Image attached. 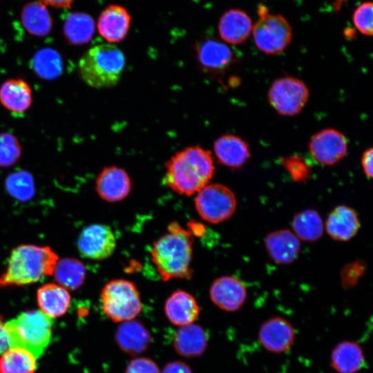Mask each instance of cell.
I'll return each instance as SVG.
<instances>
[{
    "label": "cell",
    "instance_id": "1",
    "mask_svg": "<svg viewBox=\"0 0 373 373\" xmlns=\"http://www.w3.org/2000/svg\"><path fill=\"white\" fill-rule=\"evenodd\" d=\"M164 181L173 191L187 196L208 184L215 173L209 151L199 146L186 147L165 164Z\"/></svg>",
    "mask_w": 373,
    "mask_h": 373
},
{
    "label": "cell",
    "instance_id": "2",
    "mask_svg": "<svg viewBox=\"0 0 373 373\" xmlns=\"http://www.w3.org/2000/svg\"><path fill=\"white\" fill-rule=\"evenodd\" d=\"M193 242L191 231L175 222L170 223L166 233L153 242L151 260L164 281L191 278Z\"/></svg>",
    "mask_w": 373,
    "mask_h": 373
},
{
    "label": "cell",
    "instance_id": "3",
    "mask_svg": "<svg viewBox=\"0 0 373 373\" xmlns=\"http://www.w3.org/2000/svg\"><path fill=\"white\" fill-rule=\"evenodd\" d=\"M57 255L48 246L21 245L14 248L5 271L0 274V287L24 286L53 274Z\"/></svg>",
    "mask_w": 373,
    "mask_h": 373
},
{
    "label": "cell",
    "instance_id": "4",
    "mask_svg": "<svg viewBox=\"0 0 373 373\" xmlns=\"http://www.w3.org/2000/svg\"><path fill=\"white\" fill-rule=\"evenodd\" d=\"M125 67L122 51L112 44H100L89 48L79 59L77 68L88 86L111 88L119 82Z\"/></svg>",
    "mask_w": 373,
    "mask_h": 373
},
{
    "label": "cell",
    "instance_id": "5",
    "mask_svg": "<svg viewBox=\"0 0 373 373\" xmlns=\"http://www.w3.org/2000/svg\"><path fill=\"white\" fill-rule=\"evenodd\" d=\"M10 347L30 352L36 358L41 356L50 343L52 320L41 310H29L4 323Z\"/></svg>",
    "mask_w": 373,
    "mask_h": 373
},
{
    "label": "cell",
    "instance_id": "6",
    "mask_svg": "<svg viewBox=\"0 0 373 373\" xmlns=\"http://www.w3.org/2000/svg\"><path fill=\"white\" fill-rule=\"evenodd\" d=\"M258 20L253 25L252 34L258 49L267 55H279L291 43L292 28L280 14L270 13L267 6L259 4Z\"/></svg>",
    "mask_w": 373,
    "mask_h": 373
},
{
    "label": "cell",
    "instance_id": "7",
    "mask_svg": "<svg viewBox=\"0 0 373 373\" xmlns=\"http://www.w3.org/2000/svg\"><path fill=\"white\" fill-rule=\"evenodd\" d=\"M101 302L104 314L115 323L135 319L142 309L135 285L124 279L112 280L106 283L102 289Z\"/></svg>",
    "mask_w": 373,
    "mask_h": 373
},
{
    "label": "cell",
    "instance_id": "8",
    "mask_svg": "<svg viewBox=\"0 0 373 373\" xmlns=\"http://www.w3.org/2000/svg\"><path fill=\"white\" fill-rule=\"evenodd\" d=\"M236 198L225 185L215 183L200 189L195 199V207L205 221L218 224L230 218L236 209Z\"/></svg>",
    "mask_w": 373,
    "mask_h": 373
},
{
    "label": "cell",
    "instance_id": "9",
    "mask_svg": "<svg viewBox=\"0 0 373 373\" xmlns=\"http://www.w3.org/2000/svg\"><path fill=\"white\" fill-rule=\"evenodd\" d=\"M309 91L300 79L283 77L276 79L268 91L270 105L280 115L294 116L298 114L306 105Z\"/></svg>",
    "mask_w": 373,
    "mask_h": 373
},
{
    "label": "cell",
    "instance_id": "10",
    "mask_svg": "<svg viewBox=\"0 0 373 373\" xmlns=\"http://www.w3.org/2000/svg\"><path fill=\"white\" fill-rule=\"evenodd\" d=\"M77 246L82 256L94 260L110 257L116 247V238L112 229L104 224H93L79 233Z\"/></svg>",
    "mask_w": 373,
    "mask_h": 373
},
{
    "label": "cell",
    "instance_id": "11",
    "mask_svg": "<svg viewBox=\"0 0 373 373\" xmlns=\"http://www.w3.org/2000/svg\"><path fill=\"white\" fill-rule=\"evenodd\" d=\"M348 149L347 140L341 131L325 128L316 133L309 141V151L313 158L323 165L341 161Z\"/></svg>",
    "mask_w": 373,
    "mask_h": 373
},
{
    "label": "cell",
    "instance_id": "12",
    "mask_svg": "<svg viewBox=\"0 0 373 373\" xmlns=\"http://www.w3.org/2000/svg\"><path fill=\"white\" fill-rule=\"evenodd\" d=\"M262 347L274 354L285 353L290 350L296 339L292 325L282 317H272L265 321L258 332Z\"/></svg>",
    "mask_w": 373,
    "mask_h": 373
},
{
    "label": "cell",
    "instance_id": "13",
    "mask_svg": "<svg viewBox=\"0 0 373 373\" xmlns=\"http://www.w3.org/2000/svg\"><path fill=\"white\" fill-rule=\"evenodd\" d=\"M209 296L218 308L227 312H234L245 303L247 289L236 278L224 276L213 282L209 289Z\"/></svg>",
    "mask_w": 373,
    "mask_h": 373
},
{
    "label": "cell",
    "instance_id": "14",
    "mask_svg": "<svg viewBox=\"0 0 373 373\" xmlns=\"http://www.w3.org/2000/svg\"><path fill=\"white\" fill-rule=\"evenodd\" d=\"M131 16L122 6L111 4L100 12L97 28L99 35L109 44L119 43L127 36Z\"/></svg>",
    "mask_w": 373,
    "mask_h": 373
},
{
    "label": "cell",
    "instance_id": "15",
    "mask_svg": "<svg viewBox=\"0 0 373 373\" xmlns=\"http://www.w3.org/2000/svg\"><path fill=\"white\" fill-rule=\"evenodd\" d=\"M131 180L127 172L116 166L105 167L96 179L99 196L108 202L124 200L131 190Z\"/></svg>",
    "mask_w": 373,
    "mask_h": 373
},
{
    "label": "cell",
    "instance_id": "16",
    "mask_svg": "<svg viewBox=\"0 0 373 373\" xmlns=\"http://www.w3.org/2000/svg\"><path fill=\"white\" fill-rule=\"evenodd\" d=\"M115 341L122 352L135 356L148 349L152 337L142 323L133 319L120 323L115 332Z\"/></svg>",
    "mask_w": 373,
    "mask_h": 373
},
{
    "label": "cell",
    "instance_id": "17",
    "mask_svg": "<svg viewBox=\"0 0 373 373\" xmlns=\"http://www.w3.org/2000/svg\"><path fill=\"white\" fill-rule=\"evenodd\" d=\"M253 25L247 13L240 9L232 8L222 15L218 21V30L224 41L238 45L249 37Z\"/></svg>",
    "mask_w": 373,
    "mask_h": 373
},
{
    "label": "cell",
    "instance_id": "18",
    "mask_svg": "<svg viewBox=\"0 0 373 373\" xmlns=\"http://www.w3.org/2000/svg\"><path fill=\"white\" fill-rule=\"evenodd\" d=\"M0 103L14 115H23L32 104L31 87L20 77L7 79L0 86Z\"/></svg>",
    "mask_w": 373,
    "mask_h": 373
},
{
    "label": "cell",
    "instance_id": "19",
    "mask_svg": "<svg viewBox=\"0 0 373 373\" xmlns=\"http://www.w3.org/2000/svg\"><path fill=\"white\" fill-rule=\"evenodd\" d=\"M164 313L171 323L182 327L194 323L199 316L200 307L191 294L177 290L166 300Z\"/></svg>",
    "mask_w": 373,
    "mask_h": 373
},
{
    "label": "cell",
    "instance_id": "20",
    "mask_svg": "<svg viewBox=\"0 0 373 373\" xmlns=\"http://www.w3.org/2000/svg\"><path fill=\"white\" fill-rule=\"evenodd\" d=\"M197 59L201 68L209 72H218L234 61L233 51L226 44L214 39L200 41L196 46Z\"/></svg>",
    "mask_w": 373,
    "mask_h": 373
},
{
    "label": "cell",
    "instance_id": "21",
    "mask_svg": "<svg viewBox=\"0 0 373 373\" xmlns=\"http://www.w3.org/2000/svg\"><path fill=\"white\" fill-rule=\"evenodd\" d=\"M208 343L207 332L195 323L179 327L173 340L175 351L181 356L188 358L202 355L207 348Z\"/></svg>",
    "mask_w": 373,
    "mask_h": 373
},
{
    "label": "cell",
    "instance_id": "22",
    "mask_svg": "<svg viewBox=\"0 0 373 373\" xmlns=\"http://www.w3.org/2000/svg\"><path fill=\"white\" fill-rule=\"evenodd\" d=\"M265 244L270 258L280 265L294 262L300 249L299 239L288 229L269 233L265 238Z\"/></svg>",
    "mask_w": 373,
    "mask_h": 373
},
{
    "label": "cell",
    "instance_id": "23",
    "mask_svg": "<svg viewBox=\"0 0 373 373\" xmlns=\"http://www.w3.org/2000/svg\"><path fill=\"white\" fill-rule=\"evenodd\" d=\"M213 151L219 163L231 169L241 167L250 157L247 142L231 134L217 138L213 144Z\"/></svg>",
    "mask_w": 373,
    "mask_h": 373
},
{
    "label": "cell",
    "instance_id": "24",
    "mask_svg": "<svg viewBox=\"0 0 373 373\" xmlns=\"http://www.w3.org/2000/svg\"><path fill=\"white\" fill-rule=\"evenodd\" d=\"M329 361L337 373H357L365 365L362 347L354 341H343L334 346Z\"/></svg>",
    "mask_w": 373,
    "mask_h": 373
},
{
    "label": "cell",
    "instance_id": "25",
    "mask_svg": "<svg viewBox=\"0 0 373 373\" xmlns=\"http://www.w3.org/2000/svg\"><path fill=\"white\" fill-rule=\"evenodd\" d=\"M359 227L357 213L352 208L345 205L334 208L325 222L327 233L334 240L338 241L350 240L356 234Z\"/></svg>",
    "mask_w": 373,
    "mask_h": 373
},
{
    "label": "cell",
    "instance_id": "26",
    "mask_svg": "<svg viewBox=\"0 0 373 373\" xmlns=\"http://www.w3.org/2000/svg\"><path fill=\"white\" fill-rule=\"evenodd\" d=\"M37 300L41 311L52 318L61 316L67 312L70 296L62 286L46 283L38 289Z\"/></svg>",
    "mask_w": 373,
    "mask_h": 373
},
{
    "label": "cell",
    "instance_id": "27",
    "mask_svg": "<svg viewBox=\"0 0 373 373\" xmlns=\"http://www.w3.org/2000/svg\"><path fill=\"white\" fill-rule=\"evenodd\" d=\"M21 21L26 32L35 37L48 35L53 25L52 18L46 6L38 1L28 2L23 6Z\"/></svg>",
    "mask_w": 373,
    "mask_h": 373
},
{
    "label": "cell",
    "instance_id": "28",
    "mask_svg": "<svg viewBox=\"0 0 373 373\" xmlns=\"http://www.w3.org/2000/svg\"><path fill=\"white\" fill-rule=\"evenodd\" d=\"M95 30V24L93 17L84 12L70 13L63 26L66 40L77 46L88 43L93 38Z\"/></svg>",
    "mask_w": 373,
    "mask_h": 373
},
{
    "label": "cell",
    "instance_id": "29",
    "mask_svg": "<svg viewBox=\"0 0 373 373\" xmlns=\"http://www.w3.org/2000/svg\"><path fill=\"white\" fill-rule=\"evenodd\" d=\"M52 275L59 285L66 289L76 290L85 281L86 269L78 259L65 258L57 261Z\"/></svg>",
    "mask_w": 373,
    "mask_h": 373
},
{
    "label": "cell",
    "instance_id": "30",
    "mask_svg": "<svg viewBox=\"0 0 373 373\" xmlns=\"http://www.w3.org/2000/svg\"><path fill=\"white\" fill-rule=\"evenodd\" d=\"M294 233L298 239L314 242L323 232V223L319 213L314 209H305L298 213L291 222Z\"/></svg>",
    "mask_w": 373,
    "mask_h": 373
},
{
    "label": "cell",
    "instance_id": "31",
    "mask_svg": "<svg viewBox=\"0 0 373 373\" xmlns=\"http://www.w3.org/2000/svg\"><path fill=\"white\" fill-rule=\"evenodd\" d=\"M36 359L26 350L10 347L0 356V373H35Z\"/></svg>",
    "mask_w": 373,
    "mask_h": 373
},
{
    "label": "cell",
    "instance_id": "32",
    "mask_svg": "<svg viewBox=\"0 0 373 373\" xmlns=\"http://www.w3.org/2000/svg\"><path fill=\"white\" fill-rule=\"evenodd\" d=\"M32 64L37 75L43 79H55L62 71L61 58L56 50L50 48L37 51L32 57Z\"/></svg>",
    "mask_w": 373,
    "mask_h": 373
},
{
    "label": "cell",
    "instance_id": "33",
    "mask_svg": "<svg viewBox=\"0 0 373 373\" xmlns=\"http://www.w3.org/2000/svg\"><path fill=\"white\" fill-rule=\"evenodd\" d=\"M5 186L10 195L21 202L31 200L35 193L34 179L26 171L10 173L6 179Z\"/></svg>",
    "mask_w": 373,
    "mask_h": 373
},
{
    "label": "cell",
    "instance_id": "34",
    "mask_svg": "<svg viewBox=\"0 0 373 373\" xmlns=\"http://www.w3.org/2000/svg\"><path fill=\"white\" fill-rule=\"evenodd\" d=\"M22 149L18 138L10 133H0V166L15 164L20 158Z\"/></svg>",
    "mask_w": 373,
    "mask_h": 373
},
{
    "label": "cell",
    "instance_id": "35",
    "mask_svg": "<svg viewBox=\"0 0 373 373\" xmlns=\"http://www.w3.org/2000/svg\"><path fill=\"white\" fill-rule=\"evenodd\" d=\"M372 2L365 1L354 10L352 15L354 26L361 34L366 36H372Z\"/></svg>",
    "mask_w": 373,
    "mask_h": 373
},
{
    "label": "cell",
    "instance_id": "36",
    "mask_svg": "<svg viewBox=\"0 0 373 373\" xmlns=\"http://www.w3.org/2000/svg\"><path fill=\"white\" fill-rule=\"evenodd\" d=\"M281 163L296 181H303L310 174V166L301 156L291 155L285 157L282 159Z\"/></svg>",
    "mask_w": 373,
    "mask_h": 373
},
{
    "label": "cell",
    "instance_id": "37",
    "mask_svg": "<svg viewBox=\"0 0 373 373\" xmlns=\"http://www.w3.org/2000/svg\"><path fill=\"white\" fill-rule=\"evenodd\" d=\"M157 363L147 357H135L127 364L125 373H160Z\"/></svg>",
    "mask_w": 373,
    "mask_h": 373
},
{
    "label": "cell",
    "instance_id": "38",
    "mask_svg": "<svg viewBox=\"0 0 373 373\" xmlns=\"http://www.w3.org/2000/svg\"><path fill=\"white\" fill-rule=\"evenodd\" d=\"M160 373H193L189 365L183 361H173L167 363Z\"/></svg>",
    "mask_w": 373,
    "mask_h": 373
},
{
    "label": "cell",
    "instance_id": "39",
    "mask_svg": "<svg viewBox=\"0 0 373 373\" xmlns=\"http://www.w3.org/2000/svg\"><path fill=\"white\" fill-rule=\"evenodd\" d=\"M372 148L367 149L362 155L361 164L365 174L370 179L372 178Z\"/></svg>",
    "mask_w": 373,
    "mask_h": 373
},
{
    "label": "cell",
    "instance_id": "40",
    "mask_svg": "<svg viewBox=\"0 0 373 373\" xmlns=\"http://www.w3.org/2000/svg\"><path fill=\"white\" fill-rule=\"evenodd\" d=\"M10 348L8 336L5 329L4 323L0 316V356Z\"/></svg>",
    "mask_w": 373,
    "mask_h": 373
},
{
    "label": "cell",
    "instance_id": "41",
    "mask_svg": "<svg viewBox=\"0 0 373 373\" xmlns=\"http://www.w3.org/2000/svg\"><path fill=\"white\" fill-rule=\"evenodd\" d=\"M45 6H50L59 8H69L74 0H37Z\"/></svg>",
    "mask_w": 373,
    "mask_h": 373
},
{
    "label": "cell",
    "instance_id": "42",
    "mask_svg": "<svg viewBox=\"0 0 373 373\" xmlns=\"http://www.w3.org/2000/svg\"><path fill=\"white\" fill-rule=\"evenodd\" d=\"M347 1V0H334L332 3L333 11L335 12H338Z\"/></svg>",
    "mask_w": 373,
    "mask_h": 373
}]
</instances>
